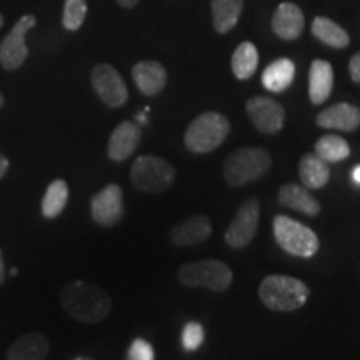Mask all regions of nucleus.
Wrapping results in <instances>:
<instances>
[{
    "mask_svg": "<svg viewBox=\"0 0 360 360\" xmlns=\"http://www.w3.org/2000/svg\"><path fill=\"white\" fill-rule=\"evenodd\" d=\"M60 304L72 319L82 323H98L109 317L112 299L101 285L72 281L60 290Z\"/></svg>",
    "mask_w": 360,
    "mask_h": 360,
    "instance_id": "1",
    "label": "nucleus"
},
{
    "mask_svg": "<svg viewBox=\"0 0 360 360\" xmlns=\"http://www.w3.org/2000/svg\"><path fill=\"white\" fill-rule=\"evenodd\" d=\"M272 167V157L262 147H240L225 157L224 180L231 187H244L262 179Z\"/></svg>",
    "mask_w": 360,
    "mask_h": 360,
    "instance_id": "2",
    "label": "nucleus"
},
{
    "mask_svg": "<svg viewBox=\"0 0 360 360\" xmlns=\"http://www.w3.org/2000/svg\"><path fill=\"white\" fill-rule=\"evenodd\" d=\"M310 295L307 283L290 276H269L260 282L259 297L274 312H294L304 307Z\"/></svg>",
    "mask_w": 360,
    "mask_h": 360,
    "instance_id": "3",
    "label": "nucleus"
},
{
    "mask_svg": "<svg viewBox=\"0 0 360 360\" xmlns=\"http://www.w3.org/2000/svg\"><path fill=\"white\" fill-rule=\"evenodd\" d=\"M231 134V122L219 112H204L192 120L184 135V142L193 154H210Z\"/></svg>",
    "mask_w": 360,
    "mask_h": 360,
    "instance_id": "4",
    "label": "nucleus"
},
{
    "mask_svg": "<svg viewBox=\"0 0 360 360\" xmlns=\"http://www.w3.org/2000/svg\"><path fill=\"white\" fill-rule=\"evenodd\" d=\"M175 172L169 160L155 155H141L130 169V182L142 193H162L174 186Z\"/></svg>",
    "mask_w": 360,
    "mask_h": 360,
    "instance_id": "5",
    "label": "nucleus"
},
{
    "mask_svg": "<svg viewBox=\"0 0 360 360\" xmlns=\"http://www.w3.org/2000/svg\"><path fill=\"white\" fill-rule=\"evenodd\" d=\"M177 278L182 285L191 289H209L212 292H224L232 285L233 274L225 262L214 259L197 260L184 264L179 269Z\"/></svg>",
    "mask_w": 360,
    "mask_h": 360,
    "instance_id": "6",
    "label": "nucleus"
},
{
    "mask_svg": "<svg viewBox=\"0 0 360 360\" xmlns=\"http://www.w3.org/2000/svg\"><path fill=\"white\" fill-rule=\"evenodd\" d=\"M272 229L277 245L287 254L309 259L319 252L321 242H319L317 233L307 225L297 222L295 219L287 217V215H277L274 219Z\"/></svg>",
    "mask_w": 360,
    "mask_h": 360,
    "instance_id": "7",
    "label": "nucleus"
},
{
    "mask_svg": "<svg viewBox=\"0 0 360 360\" xmlns=\"http://www.w3.org/2000/svg\"><path fill=\"white\" fill-rule=\"evenodd\" d=\"M260 204L255 197L244 200L237 209L236 217L225 231V244L231 249H244L254 240L259 229Z\"/></svg>",
    "mask_w": 360,
    "mask_h": 360,
    "instance_id": "8",
    "label": "nucleus"
},
{
    "mask_svg": "<svg viewBox=\"0 0 360 360\" xmlns=\"http://www.w3.org/2000/svg\"><path fill=\"white\" fill-rule=\"evenodd\" d=\"M90 84L98 98L110 109H119L129 101V89L122 75L110 64H98L90 72Z\"/></svg>",
    "mask_w": 360,
    "mask_h": 360,
    "instance_id": "9",
    "label": "nucleus"
},
{
    "mask_svg": "<svg viewBox=\"0 0 360 360\" xmlns=\"http://www.w3.org/2000/svg\"><path fill=\"white\" fill-rule=\"evenodd\" d=\"M37 24V19L30 13L20 17L12 30L0 42V65L12 72L20 69L29 56V47L25 45V37L32 27Z\"/></svg>",
    "mask_w": 360,
    "mask_h": 360,
    "instance_id": "10",
    "label": "nucleus"
},
{
    "mask_svg": "<svg viewBox=\"0 0 360 360\" xmlns=\"http://www.w3.org/2000/svg\"><path fill=\"white\" fill-rule=\"evenodd\" d=\"M247 115L254 127L265 135L281 132L285 124V110L277 101L270 97H252L245 105Z\"/></svg>",
    "mask_w": 360,
    "mask_h": 360,
    "instance_id": "11",
    "label": "nucleus"
},
{
    "mask_svg": "<svg viewBox=\"0 0 360 360\" xmlns=\"http://www.w3.org/2000/svg\"><path fill=\"white\" fill-rule=\"evenodd\" d=\"M90 212L94 222L102 227H114L124 219V193L117 184H109L96 193L90 202Z\"/></svg>",
    "mask_w": 360,
    "mask_h": 360,
    "instance_id": "12",
    "label": "nucleus"
},
{
    "mask_svg": "<svg viewBox=\"0 0 360 360\" xmlns=\"http://www.w3.org/2000/svg\"><path fill=\"white\" fill-rule=\"evenodd\" d=\"M142 139V130L134 122L119 124L112 132L107 146V155L114 162H124L137 150Z\"/></svg>",
    "mask_w": 360,
    "mask_h": 360,
    "instance_id": "13",
    "label": "nucleus"
},
{
    "mask_svg": "<svg viewBox=\"0 0 360 360\" xmlns=\"http://www.w3.org/2000/svg\"><path fill=\"white\" fill-rule=\"evenodd\" d=\"M210 236H212V222L207 215H192L170 229V240L179 247L202 244Z\"/></svg>",
    "mask_w": 360,
    "mask_h": 360,
    "instance_id": "14",
    "label": "nucleus"
},
{
    "mask_svg": "<svg viewBox=\"0 0 360 360\" xmlns=\"http://www.w3.org/2000/svg\"><path fill=\"white\" fill-rule=\"evenodd\" d=\"M305 27V17L300 7L295 4L283 2L277 7L272 15V30L278 39L295 40L302 35Z\"/></svg>",
    "mask_w": 360,
    "mask_h": 360,
    "instance_id": "15",
    "label": "nucleus"
},
{
    "mask_svg": "<svg viewBox=\"0 0 360 360\" xmlns=\"http://www.w3.org/2000/svg\"><path fill=\"white\" fill-rule=\"evenodd\" d=\"M132 79L143 96L154 97L167 84V70L157 60H142L134 65Z\"/></svg>",
    "mask_w": 360,
    "mask_h": 360,
    "instance_id": "16",
    "label": "nucleus"
},
{
    "mask_svg": "<svg viewBox=\"0 0 360 360\" xmlns=\"http://www.w3.org/2000/svg\"><path fill=\"white\" fill-rule=\"evenodd\" d=\"M315 122L322 129L352 132L360 125V109L350 103H335V105L322 110Z\"/></svg>",
    "mask_w": 360,
    "mask_h": 360,
    "instance_id": "17",
    "label": "nucleus"
},
{
    "mask_svg": "<svg viewBox=\"0 0 360 360\" xmlns=\"http://www.w3.org/2000/svg\"><path fill=\"white\" fill-rule=\"evenodd\" d=\"M51 352V342L42 332H29L13 340L7 350V360H45Z\"/></svg>",
    "mask_w": 360,
    "mask_h": 360,
    "instance_id": "18",
    "label": "nucleus"
},
{
    "mask_svg": "<svg viewBox=\"0 0 360 360\" xmlns=\"http://www.w3.org/2000/svg\"><path fill=\"white\" fill-rule=\"evenodd\" d=\"M278 202L287 209L309 215V217H315L322 210L321 202L315 199L312 192L307 187L297 186V184H285L278 188Z\"/></svg>",
    "mask_w": 360,
    "mask_h": 360,
    "instance_id": "19",
    "label": "nucleus"
},
{
    "mask_svg": "<svg viewBox=\"0 0 360 360\" xmlns=\"http://www.w3.org/2000/svg\"><path fill=\"white\" fill-rule=\"evenodd\" d=\"M334 89V70L327 60L315 58L309 72V97L315 105H321L330 97Z\"/></svg>",
    "mask_w": 360,
    "mask_h": 360,
    "instance_id": "20",
    "label": "nucleus"
},
{
    "mask_svg": "<svg viewBox=\"0 0 360 360\" xmlns=\"http://www.w3.org/2000/svg\"><path fill=\"white\" fill-rule=\"evenodd\" d=\"M299 177L302 186L309 191H319L328 184L330 169L327 162L317 154H305L299 162Z\"/></svg>",
    "mask_w": 360,
    "mask_h": 360,
    "instance_id": "21",
    "label": "nucleus"
},
{
    "mask_svg": "<svg viewBox=\"0 0 360 360\" xmlns=\"http://www.w3.org/2000/svg\"><path fill=\"white\" fill-rule=\"evenodd\" d=\"M295 77V65L290 58H277L262 72V85L269 92L281 94L290 87Z\"/></svg>",
    "mask_w": 360,
    "mask_h": 360,
    "instance_id": "22",
    "label": "nucleus"
},
{
    "mask_svg": "<svg viewBox=\"0 0 360 360\" xmlns=\"http://www.w3.org/2000/svg\"><path fill=\"white\" fill-rule=\"evenodd\" d=\"M212 22L215 32L227 34L240 19L244 0H212Z\"/></svg>",
    "mask_w": 360,
    "mask_h": 360,
    "instance_id": "23",
    "label": "nucleus"
},
{
    "mask_svg": "<svg viewBox=\"0 0 360 360\" xmlns=\"http://www.w3.org/2000/svg\"><path fill=\"white\" fill-rule=\"evenodd\" d=\"M312 34L315 39L332 49H345L350 42L349 34L327 17H315L312 22Z\"/></svg>",
    "mask_w": 360,
    "mask_h": 360,
    "instance_id": "24",
    "label": "nucleus"
},
{
    "mask_svg": "<svg viewBox=\"0 0 360 360\" xmlns=\"http://www.w3.org/2000/svg\"><path fill=\"white\" fill-rule=\"evenodd\" d=\"M259 65V51L252 42H242L232 56V72L238 80H247Z\"/></svg>",
    "mask_w": 360,
    "mask_h": 360,
    "instance_id": "25",
    "label": "nucleus"
},
{
    "mask_svg": "<svg viewBox=\"0 0 360 360\" xmlns=\"http://www.w3.org/2000/svg\"><path fill=\"white\" fill-rule=\"evenodd\" d=\"M67 200H69V186L65 180L57 179L45 191L42 200V214L45 219H56L64 212Z\"/></svg>",
    "mask_w": 360,
    "mask_h": 360,
    "instance_id": "26",
    "label": "nucleus"
},
{
    "mask_svg": "<svg viewBox=\"0 0 360 360\" xmlns=\"http://www.w3.org/2000/svg\"><path fill=\"white\" fill-rule=\"evenodd\" d=\"M315 154L326 160L327 164H335V162L345 160L350 155V146L345 139L339 135L328 134L323 135L315 143Z\"/></svg>",
    "mask_w": 360,
    "mask_h": 360,
    "instance_id": "27",
    "label": "nucleus"
},
{
    "mask_svg": "<svg viewBox=\"0 0 360 360\" xmlns=\"http://www.w3.org/2000/svg\"><path fill=\"white\" fill-rule=\"evenodd\" d=\"M85 15H87V2L85 0H65L62 25L69 32H75L82 27Z\"/></svg>",
    "mask_w": 360,
    "mask_h": 360,
    "instance_id": "28",
    "label": "nucleus"
},
{
    "mask_svg": "<svg viewBox=\"0 0 360 360\" xmlns=\"http://www.w3.org/2000/svg\"><path fill=\"white\" fill-rule=\"evenodd\" d=\"M205 330L199 322H188L182 332V345L186 350H197L204 344Z\"/></svg>",
    "mask_w": 360,
    "mask_h": 360,
    "instance_id": "29",
    "label": "nucleus"
},
{
    "mask_svg": "<svg viewBox=\"0 0 360 360\" xmlns=\"http://www.w3.org/2000/svg\"><path fill=\"white\" fill-rule=\"evenodd\" d=\"M154 347L143 339H135L130 344L127 360H154Z\"/></svg>",
    "mask_w": 360,
    "mask_h": 360,
    "instance_id": "30",
    "label": "nucleus"
},
{
    "mask_svg": "<svg viewBox=\"0 0 360 360\" xmlns=\"http://www.w3.org/2000/svg\"><path fill=\"white\" fill-rule=\"evenodd\" d=\"M349 72H350V79H352L355 84H360V52L354 53L352 58H350Z\"/></svg>",
    "mask_w": 360,
    "mask_h": 360,
    "instance_id": "31",
    "label": "nucleus"
},
{
    "mask_svg": "<svg viewBox=\"0 0 360 360\" xmlns=\"http://www.w3.org/2000/svg\"><path fill=\"white\" fill-rule=\"evenodd\" d=\"M8 167H11V162L4 154H0V180L6 177V174L8 172Z\"/></svg>",
    "mask_w": 360,
    "mask_h": 360,
    "instance_id": "32",
    "label": "nucleus"
},
{
    "mask_svg": "<svg viewBox=\"0 0 360 360\" xmlns=\"http://www.w3.org/2000/svg\"><path fill=\"white\" fill-rule=\"evenodd\" d=\"M115 2L124 8H134L139 4V0H115Z\"/></svg>",
    "mask_w": 360,
    "mask_h": 360,
    "instance_id": "33",
    "label": "nucleus"
},
{
    "mask_svg": "<svg viewBox=\"0 0 360 360\" xmlns=\"http://www.w3.org/2000/svg\"><path fill=\"white\" fill-rule=\"evenodd\" d=\"M4 281H6V265H4L2 250H0V285H2Z\"/></svg>",
    "mask_w": 360,
    "mask_h": 360,
    "instance_id": "34",
    "label": "nucleus"
},
{
    "mask_svg": "<svg viewBox=\"0 0 360 360\" xmlns=\"http://www.w3.org/2000/svg\"><path fill=\"white\" fill-rule=\"evenodd\" d=\"M352 179L357 186H360V165H357V167L352 170Z\"/></svg>",
    "mask_w": 360,
    "mask_h": 360,
    "instance_id": "35",
    "label": "nucleus"
},
{
    "mask_svg": "<svg viewBox=\"0 0 360 360\" xmlns=\"http://www.w3.org/2000/svg\"><path fill=\"white\" fill-rule=\"evenodd\" d=\"M2 107H4V96L0 94V109H2Z\"/></svg>",
    "mask_w": 360,
    "mask_h": 360,
    "instance_id": "36",
    "label": "nucleus"
},
{
    "mask_svg": "<svg viewBox=\"0 0 360 360\" xmlns=\"http://www.w3.org/2000/svg\"><path fill=\"white\" fill-rule=\"evenodd\" d=\"M2 25H4V15L0 13V29H2Z\"/></svg>",
    "mask_w": 360,
    "mask_h": 360,
    "instance_id": "37",
    "label": "nucleus"
},
{
    "mask_svg": "<svg viewBox=\"0 0 360 360\" xmlns=\"http://www.w3.org/2000/svg\"><path fill=\"white\" fill-rule=\"evenodd\" d=\"M74 360H94V359H90V357H77V359H74Z\"/></svg>",
    "mask_w": 360,
    "mask_h": 360,
    "instance_id": "38",
    "label": "nucleus"
}]
</instances>
